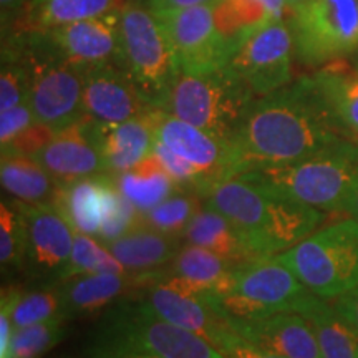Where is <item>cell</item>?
<instances>
[{
	"mask_svg": "<svg viewBox=\"0 0 358 358\" xmlns=\"http://www.w3.org/2000/svg\"><path fill=\"white\" fill-rule=\"evenodd\" d=\"M350 140L310 77L259 96L232 140L229 178L279 168Z\"/></svg>",
	"mask_w": 358,
	"mask_h": 358,
	"instance_id": "obj_1",
	"label": "cell"
},
{
	"mask_svg": "<svg viewBox=\"0 0 358 358\" xmlns=\"http://www.w3.org/2000/svg\"><path fill=\"white\" fill-rule=\"evenodd\" d=\"M6 38V37H3ZM6 40L19 48L29 69V105L35 122L62 129L83 118L82 70L58 57L40 34Z\"/></svg>",
	"mask_w": 358,
	"mask_h": 358,
	"instance_id": "obj_8",
	"label": "cell"
},
{
	"mask_svg": "<svg viewBox=\"0 0 358 358\" xmlns=\"http://www.w3.org/2000/svg\"><path fill=\"white\" fill-rule=\"evenodd\" d=\"M274 257L312 294L334 301L358 289V221L329 224Z\"/></svg>",
	"mask_w": 358,
	"mask_h": 358,
	"instance_id": "obj_6",
	"label": "cell"
},
{
	"mask_svg": "<svg viewBox=\"0 0 358 358\" xmlns=\"http://www.w3.org/2000/svg\"><path fill=\"white\" fill-rule=\"evenodd\" d=\"M334 303V307L337 308L340 315L345 319L348 324L352 325V329L358 334V289L352 290L345 295H340V297L330 301Z\"/></svg>",
	"mask_w": 358,
	"mask_h": 358,
	"instance_id": "obj_42",
	"label": "cell"
},
{
	"mask_svg": "<svg viewBox=\"0 0 358 358\" xmlns=\"http://www.w3.org/2000/svg\"><path fill=\"white\" fill-rule=\"evenodd\" d=\"M239 176L324 213H345L347 199L358 181V145L340 140L297 163Z\"/></svg>",
	"mask_w": 358,
	"mask_h": 358,
	"instance_id": "obj_4",
	"label": "cell"
},
{
	"mask_svg": "<svg viewBox=\"0 0 358 358\" xmlns=\"http://www.w3.org/2000/svg\"><path fill=\"white\" fill-rule=\"evenodd\" d=\"M357 145H358V141H357Z\"/></svg>",
	"mask_w": 358,
	"mask_h": 358,
	"instance_id": "obj_47",
	"label": "cell"
},
{
	"mask_svg": "<svg viewBox=\"0 0 358 358\" xmlns=\"http://www.w3.org/2000/svg\"><path fill=\"white\" fill-rule=\"evenodd\" d=\"M64 303V319L98 315L122 301L127 294L140 290V274H80L62 280L57 287Z\"/></svg>",
	"mask_w": 358,
	"mask_h": 358,
	"instance_id": "obj_21",
	"label": "cell"
},
{
	"mask_svg": "<svg viewBox=\"0 0 358 358\" xmlns=\"http://www.w3.org/2000/svg\"><path fill=\"white\" fill-rule=\"evenodd\" d=\"M213 12L219 34L231 53H234L237 45L250 32L277 22L259 0H216L213 3Z\"/></svg>",
	"mask_w": 358,
	"mask_h": 358,
	"instance_id": "obj_31",
	"label": "cell"
},
{
	"mask_svg": "<svg viewBox=\"0 0 358 358\" xmlns=\"http://www.w3.org/2000/svg\"><path fill=\"white\" fill-rule=\"evenodd\" d=\"M25 224L19 209L2 201L0 204V264L2 268L24 266Z\"/></svg>",
	"mask_w": 358,
	"mask_h": 358,
	"instance_id": "obj_36",
	"label": "cell"
},
{
	"mask_svg": "<svg viewBox=\"0 0 358 358\" xmlns=\"http://www.w3.org/2000/svg\"><path fill=\"white\" fill-rule=\"evenodd\" d=\"M113 178L122 194L140 213L150 211L174 192L181 191L153 153L128 171L113 174Z\"/></svg>",
	"mask_w": 358,
	"mask_h": 358,
	"instance_id": "obj_30",
	"label": "cell"
},
{
	"mask_svg": "<svg viewBox=\"0 0 358 358\" xmlns=\"http://www.w3.org/2000/svg\"><path fill=\"white\" fill-rule=\"evenodd\" d=\"M0 182L3 191L25 204H52L58 182L34 156H2Z\"/></svg>",
	"mask_w": 358,
	"mask_h": 358,
	"instance_id": "obj_29",
	"label": "cell"
},
{
	"mask_svg": "<svg viewBox=\"0 0 358 358\" xmlns=\"http://www.w3.org/2000/svg\"><path fill=\"white\" fill-rule=\"evenodd\" d=\"M256 98L236 71L224 66L203 75H179L163 110L232 145Z\"/></svg>",
	"mask_w": 358,
	"mask_h": 358,
	"instance_id": "obj_5",
	"label": "cell"
},
{
	"mask_svg": "<svg viewBox=\"0 0 358 358\" xmlns=\"http://www.w3.org/2000/svg\"><path fill=\"white\" fill-rule=\"evenodd\" d=\"M93 133L106 173H124L151 155L155 143L153 110L122 123L93 122Z\"/></svg>",
	"mask_w": 358,
	"mask_h": 358,
	"instance_id": "obj_22",
	"label": "cell"
},
{
	"mask_svg": "<svg viewBox=\"0 0 358 358\" xmlns=\"http://www.w3.org/2000/svg\"><path fill=\"white\" fill-rule=\"evenodd\" d=\"M307 294L310 290L285 264L267 257L237 268L231 290L204 294V297L224 320H249L294 312Z\"/></svg>",
	"mask_w": 358,
	"mask_h": 358,
	"instance_id": "obj_9",
	"label": "cell"
},
{
	"mask_svg": "<svg viewBox=\"0 0 358 358\" xmlns=\"http://www.w3.org/2000/svg\"><path fill=\"white\" fill-rule=\"evenodd\" d=\"M151 153L158 158L161 166L166 169V173L173 178V181L176 182L181 189H192L198 192V194H203L206 187V179L198 168L192 166V164L187 163L186 159H182L181 156L174 153L173 150H169L163 141L158 140V138H155Z\"/></svg>",
	"mask_w": 358,
	"mask_h": 358,
	"instance_id": "obj_37",
	"label": "cell"
},
{
	"mask_svg": "<svg viewBox=\"0 0 358 358\" xmlns=\"http://www.w3.org/2000/svg\"><path fill=\"white\" fill-rule=\"evenodd\" d=\"M2 301L7 302L10 310L13 329L64 319V303L57 289L24 290L7 287L2 290Z\"/></svg>",
	"mask_w": 358,
	"mask_h": 358,
	"instance_id": "obj_32",
	"label": "cell"
},
{
	"mask_svg": "<svg viewBox=\"0 0 358 358\" xmlns=\"http://www.w3.org/2000/svg\"><path fill=\"white\" fill-rule=\"evenodd\" d=\"M226 358H284L274 353L264 352L261 348L254 347L252 343L245 342L243 337H239L234 330H227L221 340V345L217 348Z\"/></svg>",
	"mask_w": 358,
	"mask_h": 358,
	"instance_id": "obj_40",
	"label": "cell"
},
{
	"mask_svg": "<svg viewBox=\"0 0 358 358\" xmlns=\"http://www.w3.org/2000/svg\"><path fill=\"white\" fill-rule=\"evenodd\" d=\"M105 245L128 272L143 274L166 267L176 257L182 241L140 226Z\"/></svg>",
	"mask_w": 358,
	"mask_h": 358,
	"instance_id": "obj_27",
	"label": "cell"
},
{
	"mask_svg": "<svg viewBox=\"0 0 358 358\" xmlns=\"http://www.w3.org/2000/svg\"><path fill=\"white\" fill-rule=\"evenodd\" d=\"M213 3L156 15L166 30L182 75H203L229 65L232 53L214 22Z\"/></svg>",
	"mask_w": 358,
	"mask_h": 358,
	"instance_id": "obj_12",
	"label": "cell"
},
{
	"mask_svg": "<svg viewBox=\"0 0 358 358\" xmlns=\"http://www.w3.org/2000/svg\"><path fill=\"white\" fill-rule=\"evenodd\" d=\"M122 66L153 108L163 110L181 75L166 30L148 8L129 0L120 12Z\"/></svg>",
	"mask_w": 358,
	"mask_h": 358,
	"instance_id": "obj_7",
	"label": "cell"
},
{
	"mask_svg": "<svg viewBox=\"0 0 358 358\" xmlns=\"http://www.w3.org/2000/svg\"><path fill=\"white\" fill-rule=\"evenodd\" d=\"M34 158L52 174L58 185L106 173L105 161L93 133V122L87 116L58 129L53 140Z\"/></svg>",
	"mask_w": 358,
	"mask_h": 358,
	"instance_id": "obj_18",
	"label": "cell"
},
{
	"mask_svg": "<svg viewBox=\"0 0 358 358\" xmlns=\"http://www.w3.org/2000/svg\"><path fill=\"white\" fill-rule=\"evenodd\" d=\"M136 295L145 299L151 310L161 319L199 335L216 348L221 345L224 334L229 330V325L214 312L204 294H199L179 277L168 275L164 268Z\"/></svg>",
	"mask_w": 358,
	"mask_h": 358,
	"instance_id": "obj_14",
	"label": "cell"
},
{
	"mask_svg": "<svg viewBox=\"0 0 358 358\" xmlns=\"http://www.w3.org/2000/svg\"><path fill=\"white\" fill-rule=\"evenodd\" d=\"M35 123V116L29 101L0 111V146H6L22 131H25L30 124Z\"/></svg>",
	"mask_w": 358,
	"mask_h": 358,
	"instance_id": "obj_39",
	"label": "cell"
},
{
	"mask_svg": "<svg viewBox=\"0 0 358 358\" xmlns=\"http://www.w3.org/2000/svg\"><path fill=\"white\" fill-rule=\"evenodd\" d=\"M65 319L13 329L7 358H42L65 337Z\"/></svg>",
	"mask_w": 358,
	"mask_h": 358,
	"instance_id": "obj_35",
	"label": "cell"
},
{
	"mask_svg": "<svg viewBox=\"0 0 358 358\" xmlns=\"http://www.w3.org/2000/svg\"><path fill=\"white\" fill-rule=\"evenodd\" d=\"M231 330L264 352L284 358H322L312 327L297 312H279L262 319L226 320Z\"/></svg>",
	"mask_w": 358,
	"mask_h": 358,
	"instance_id": "obj_20",
	"label": "cell"
},
{
	"mask_svg": "<svg viewBox=\"0 0 358 358\" xmlns=\"http://www.w3.org/2000/svg\"><path fill=\"white\" fill-rule=\"evenodd\" d=\"M120 12L73 22L40 35L58 57L80 70L110 62L122 65Z\"/></svg>",
	"mask_w": 358,
	"mask_h": 358,
	"instance_id": "obj_15",
	"label": "cell"
},
{
	"mask_svg": "<svg viewBox=\"0 0 358 358\" xmlns=\"http://www.w3.org/2000/svg\"><path fill=\"white\" fill-rule=\"evenodd\" d=\"M295 57L324 65L358 50V0H307L289 10Z\"/></svg>",
	"mask_w": 358,
	"mask_h": 358,
	"instance_id": "obj_10",
	"label": "cell"
},
{
	"mask_svg": "<svg viewBox=\"0 0 358 358\" xmlns=\"http://www.w3.org/2000/svg\"><path fill=\"white\" fill-rule=\"evenodd\" d=\"M87 353L88 358H226L208 340L156 315L136 294L105 312Z\"/></svg>",
	"mask_w": 358,
	"mask_h": 358,
	"instance_id": "obj_3",
	"label": "cell"
},
{
	"mask_svg": "<svg viewBox=\"0 0 358 358\" xmlns=\"http://www.w3.org/2000/svg\"><path fill=\"white\" fill-rule=\"evenodd\" d=\"M122 199L123 194L116 186L113 174L101 173L58 185L52 204L75 231L98 237L103 224L115 213Z\"/></svg>",
	"mask_w": 358,
	"mask_h": 358,
	"instance_id": "obj_19",
	"label": "cell"
},
{
	"mask_svg": "<svg viewBox=\"0 0 358 358\" xmlns=\"http://www.w3.org/2000/svg\"><path fill=\"white\" fill-rule=\"evenodd\" d=\"M101 272L127 274L128 271L96 237L75 231L73 250H71L70 262L65 268L62 280L80 274H101Z\"/></svg>",
	"mask_w": 358,
	"mask_h": 358,
	"instance_id": "obj_34",
	"label": "cell"
},
{
	"mask_svg": "<svg viewBox=\"0 0 358 358\" xmlns=\"http://www.w3.org/2000/svg\"><path fill=\"white\" fill-rule=\"evenodd\" d=\"M27 2L29 0H0V6H2V24H6V20H10L12 17H17V13L20 12V8Z\"/></svg>",
	"mask_w": 358,
	"mask_h": 358,
	"instance_id": "obj_43",
	"label": "cell"
},
{
	"mask_svg": "<svg viewBox=\"0 0 358 358\" xmlns=\"http://www.w3.org/2000/svg\"><path fill=\"white\" fill-rule=\"evenodd\" d=\"M285 2H287V7H289V10H292V8L299 7V6H302V3H306L307 0H285Z\"/></svg>",
	"mask_w": 358,
	"mask_h": 358,
	"instance_id": "obj_46",
	"label": "cell"
},
{
	"mask_svg": "<svg viewBox=\"0 0 358 358\" xmlns=\"http://www.w3.org/2000/svg\"><path fill=\"white\" fill-rule=\"evenodd\" d=\"M259 2L267 7V10L274 17V20H285V13L289 12L285 0H259Z\"/></svg>",
	"mask_w": 358,
	"mask_h": 358,
	"instance_id": "obj_44",
	"label": "cell"
},
{
	"mask_svg": "<svg viewBox=\"0 0 358 358\" xmlns=\"http://www.w3.org/2000/svg\"><path fill=\"white\" fill-rule=\"evenodd\" d=\"M25 224L22 268L32 279L60 282L73 250V227L53 204L13 201Z\"/></svg>",
	"mask_w": 358,
	"mask_h": 358,
	"instance_id": "obj_13",
	"label": "cell"
},
{
	"mask_svg": "<svg viewBox=\"0 0 358 358\" xmlns=\"http://www.w3.org/2000/svg\"><path fill=\"white\" fill-rule=\"evenodd\" d=\"M145 8H148L151 13L158 15V13L179 10V8L204 6V3H213L216 0H134Z\"/></svg>",
	"mask_w": 358,
	"mask_h": 358,
	"instance_id": "obj_41",
	"label": "cell"
},
{
	"mask_svg": "<svg viewBox=\"0 0 358 358\" xmlns=\"http://www.w3.org/2000/svg\"><path fill=\"white\" fill-rule=\"evenodd\" d=\"M237 268L211 250L185 243L164 272L186 280L199 294H224L234 285Z\"/></svg>",
	"mask_w": 358,
	"mask_h": 358,
	"instance_id": "obj_26",
	"label": "cell"
},
{
	"mask_svg": "<svg viewBox=\"0 0 358 358\" xmlns=\"http://www.w3.org/2000/svg\"><path fill=\"white\" fill-rule=\"evenodd\" d=\"M83 116L96 123H122L155 110L122 65L110 62L82 70Z\"/></svg>",
	"mask_w": 358,
	"mask_h": 358,
	"instance_id": "obj_17",
	"label": "cell"
},
{
	"mask_svg": "<svg viewBox=\"0 0 358 358\" xmlns=\"http://www.w3.org/2000/svg\"><path fill=\"white\" fill-rule=\"evenodd\" d=\"M124 0H29L13 19V35L43 34L73 22L122 10Z\"/></svg>",
	"mask_w": 358,
	"mask_h": 358,
	"instance_id": "obj_23",
	"label": "cell"
},
{
	"mask_svg": "<svg viewBox=\"0 0 358 358\" xmlns=\"http://www.w3.org/2000/svg\"><path fill=\"white\" fill-rule=\"evenodd\" d=\"M294 312L301 313L312 327L322 358H358V334L332 302L310 292Z\"/></svg>",
	"mask_w": 358,
	"mask_h": 358,
	"instance_id": "obj_24",
	"label": "cell"
},
{
	"mask_svg": "<svg viewBox=\"0 0 358 358\" xmlns=\"http://www.w3.org/2000/svg\"><path fill=\"white\" fill-rule=\"evenodd\" d=\"M226 216L259 259L279 256L319 229L324 211L277 194L244 176L222 179L203 194Z\"/></svg>",
	"mask_w": 358,
	"mask_h": 358,
	"instance_id": "obj_2",
	"label": "cell"
},
{
	"mask_svg": "<svg viewBox=\"0 0 358 358\" xmlns=\"http://www.w3.org/2000/svg\"><path fill=\"white\" fill-rule=\"evenodd\" d=\"M155 138L203 173L206 187L229 178L232 145L164 110H153ZM201 194V198H203Z\"/></svg>",
	"mask_w": 358,
	"mask_h": 358,
	"instance_id": "obj_16",
	"label": "cell"
},
{
	"mask_svg": "<svg viewBox=\"0 0 358 358\" xmlns=\"http://www.w3.org/2000/svg\"><path fill=\"white\" fill-rule=\"evenodd\" d=\"M334 118L352 141H358V70L334 60L312 75Z\"/></svg>",
	"mask_w": 358,
	"mask_h": 358,
	"instance_id": "obj_28",
	"label": "cell"
},
{
	"mask_svg": "<svg viewBox=\"0 0 358 358\" xmlns=\"http://www.w3.org/2000/svg\"><path fill=\"white\" fill-rule=\"evenodd\" d=\"M345 213H348L352 217H355L358 221V181L355 182V186H353L350 196H348L347 204H345Z\"/></svg>",
	"mask_w": 358,
	"mask_h": 358,
	"instance_id": "obj_45",
	"label": "cell"
},
{
	"mask_svg": "<svg viewBox=\"0 0 358 358\" xmlns=\"http://www.w3.org/2000/svg\"><path fill=\"white\" fill-rule=\"evenodd\" d=\"M204 204L201 194L192 189H181L155 206L150 211L143 213L141 226L153 229L161 234H166L182 241L186 227L192 217Z\"/></svg>",
	"mask_w": 358,
	"mask_h": 358,
	"instance_id": "obj_33",
	"label": "cell"
},
{
	"mask_svg": "<svg viewBox=\"0 0 358 358\" xmlns=\"http://www.w3.org/2000/svg\"><path fill=\"white\" fill-rule=\"evenodd\" d=\"M55 133L57 129L48 124L35 122L8 145L2 146V156H35L53 140Z\"/></svg>",
	"mask_w": 358,
	"mask_h": 358,
	"instance_id": "obj_38",
	"label": "cell"
},
{
	"mask_svg": "<svg viewBox=\"0 0 358 358\" xmlns=\"http://www.w3.org/2000/svg\"><path fill=\"white\" fill-rule=\"evenodd\" d=\"M294 55L292 32L284 20H277L250 32L237 45L227 66L259 98L287 87Z\"/></svg>",
	"mask_w": 358,
	"mask_h": 358,
	"instance_id": "obj_11",
	"label": "cell"
},
{
	"mask_svg": "<svg viewBox=\"0 0 358 358\" xmlns=\"http://www.w3.org/2000/svg\"><path fill=\"white\" fill-rule=\"evenodd\" d=\"M182 241L211 250L236 267L259 261L229 219L206 204L186 227Z\"/></svg>",
	"mask_w": 358,
	"mask_h": 358,
	"instance_id": "obj_25",
	"label": "cell"
}]
</instances>
